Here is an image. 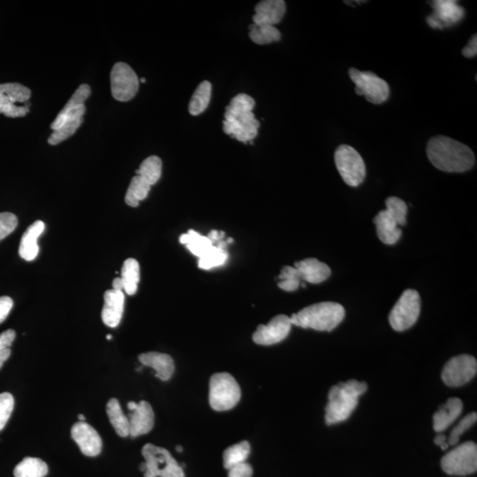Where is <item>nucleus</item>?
Returning <instances> with one entry per match:
<instances>
[{
  "instance_id": "obj_1",
  "label": "nucleus",
  "mask_w": 477,
  "mask_h": 477,
  "mask_svg": "<svg viewBox=\"0 0 477 477\" xmlns=\"http://www.w3.org/2000/svg\"><path fill=\"white\" fill-rule=\"evenodd\" d=\"M426 153L430 162L443 172H467L476 163L475 154L469 146L448 136H437L431 138L428 142Z\"/></svg>"
},
{
  "instance_id": "obj_2",
  "label": "nucleus",
  "mask_w": 477,
  "mask_h": 477,
  "mask_svg": "<svg viewBox=\"0 0 477 477\" xmlns=\"http://www.w3.org/2000/svg\"><path fill=\"white\" fill-rule=\"evenodd\" d=\"M365 382L351 379L334 385L328 395V404L325 408V422L328 425L339 424L350 417L357 409L359 398L367 391Z\"/></svg>"
},
{
  "instance_id": "obj_3",
  "label": "nucleus",
  "mask_w": 477,
  "mask_h": 477,
  "mask_svg": "<svg viewBox=\"0 0 477 477\" xmlns=\"http://www.w3.org/2000/svg\"><path fill=\"white\" fill-rule=\"evenodd\" d=\"M344 307L339 303L324 302L315 303L292 315V325L313 329L319 332H332L344 319Z\"/></svg>"
},
{
  "instance_id": "obj_4",
  "label": "nucleus",
  "mask_w": 477,
  "mask_h": 477,
  "mask_svg": "<svg viewBox=\"0 0 477 477\" xmlns=\"http://www.w3.org/2000/svg\"><path fill=\"white\" fill-rule=\"evenodd\" d=\"M242 397L241 387L231 374L216 373L209 381V401L212 409L222 412L235 408Z\"/></svg>"
},
{
  "instance_id": "obj_5",
  "label": "nucleus",
  "mask_w": 477,
  "mask_h": 477,
  "mask_svg": "<svg viewBox=\"0 0 477 477\" xmlns=\"http://www.w3.org/2000/svg\"><path fill=\"white\" fill-rule=\"evenodd\" d=\"M142 454L145 459L144 477H185L183 469L168 450L146 443Z\"/></svg>"
},
{
  "instance_id": "obj_6",
  "label": "nucleus",
  "mask_w": 477,
  "mask_h": 477,
  "mask_svg": "<svg viewBox=\"0 0 477 477\" xmlns=\"http://www.w3.org/2000/svg\"><path fill=\"white\" fill-rule=\"evenodd\" d=\"M337 169L346 184L358 187L366 177V166L361 155L352 146H339L334 154Z\"/></svg>"
},
{
  "instance_id": "obj_7",
  "label": "nucleus",
  "mask_w": 477,
  "mask_h": 477,
  "mask_svg": "<svg viewBox=\"0 0 477 477\" xmlns=\"http://www.w3.org/2000/svg\"><path fill=\"white\" fill-rule=\"evenodd\" d=\"M421 312V297L417 291L404 292L389 315L391 326L397 332H403L416 323Z\"/></svg>"
},
{
  "instance_id": "obj_8",
  "label": "nucleus",
  "mask_w": 477,
  "mask_h": 477,
  "mask_svg": "<svg viewBox=\"0 0 477 477\" xmlns=\"http://www.w3.org/2000/svg\"><path fill=\"white\" fill-rule=\"evenodd\" d=\"M349 77L355 84V93L364 96L372 104L381 105L390 96V87L382 78L372 72H361L354 68L348 71Z\"/></svg>"
},
{
  "instance_id": "obj_9",
  "label": "nucleus",
  "mask_w": 477,
  "mask_h": 477,
  "mask_svg": "<svg viewBox=\"0 0 477 477\" xmlns=\"http://www.w3.org/2000/svg\"><path fill=\"white\" fill-rule=\"evenodd\" d=\"M443 471L451 476H467L477 469V446L474 442L461 443L442 458Z\"/></svg>"
},
{
  "instance_id": "obj_10",
  "label": "nucleus",
  "mask_w": 477,
  "mask_h": 477,
  "mask_svg": "<svg viewBox=\"0 0 477 477\" xmlns=\"http://www.w3.org/2000/svg\"><path fill=\"white\" fill-rule=\"evenodd\" d=\"M31 91L20 83L0 84V114L9 118L24 117L29 112V105L17 104L27 103Z\"/></svg>"
},
{
  "instance_id": "obj_11",
  "label": "nucleus",
  "mask_w": 477,
  "mask_h": 477,
  "mask_svg": "<svg viewBox=\"0 0 477 477\" xmlns=\"http://www.w3.org/2000/svg\"><path fill=\"white\" fill-rule=\"evenodd\" d=\"M111 88L112 96L117 101H130L138 92V75L127 64L116 63L111 72Z\"/></svg>"
},
{
  "instance_id": "obj_12",
  "label": "nucleus",
  "mask_w": 477,
  "mask_h": 477,
  "mask_svg": "<svg viewBox=\"0 0 477 477\" xmlns=\"http://www.w3.org/2000/svg\"><path fill=\"white\" fill-rule=\"evenodd\" d=\"M477 372V361L469 354L452 358L443 367L442 381L448 387H459L466 385Z\"/></svg>"
},
{
  "instance_id": "obj_13",
  "label": "nucleus",
  "mask_w": 477,
  "mask_h": 477,
  "mask_svg": "<svg viewBox=\"0 0 477 477\" xmlns=\"http://www.w3.org/2000/svg\"><path fill=\"white\" fill-rule=\"evenodd\" d=\"M292 327L290 318L278 315L268 324H260L253 334L254 342L257 345L272 346L278 344L289 335Z\"/></svg>"
},
{
  "instance_id": "obj_14",
  "label": "nucleus",
  "mask_w": 477,
  "mask_h": 477,
  "mask_svg": "<svg viewBox=\"0 0 477 477\" xmlns=\"http://www.w3.org/2000/svg\"><path fill=\"white\" fill-rule=\"evenodd\" d=\"M431 7L434 14L427 18V23L433 29H443L460 23L465 17V10L454 0L433 1Z\"/></svg>"
},
{
  "instance_id": "obj_15",
  "label": "nucleus",
  "mask_w": 477,
  "mask_h": 477,
  "mask_svg": "<svg viewBox=\"0 0 477 477\" xmlns=\"http://www.w3.org/2000/svg\"><path fill=\"white\" fill-rule=\"evenodd\" d=\"M127 409L131 411L129 415V436L136 437L145 435L153 429L155 414L153 407L147 401L142 400L139 403L130 401Z\"/></svg>"
},
{
  "instance_id": "obj_16",
  "label": "nucleus",
  "mask_w": 477,
  "mask_h": 477,
  "mask_svg": "<svg viewBox=\"0 0 477 477\" xmlns=\"http://www.w3.org/2000/svg\"><path fill=\"white\" fill-rule=\"evenodd\" d=\"M224 132L239 142H248L256 138L260 123L253 112H247L230 120L223 121Z\"/></svg>"
},
{
  "instance_id": "obj_17",
  "label": "nucleus",
  "mask_w": 477,
  "mask_h": 477,
  "mask_svg": "<svg viewBox=\"0 0 477 477\" xmlns=\"http://www.w3.org/2000/svg\"><path fill=\"white\" fill-rule=\"evenodd\" d=\"M72 439L79 448L88 457H96L102 451L103 442L97 431L85 422H79L73 425Z\"/></svg>"
},
{
  "instance_id": "obj_18",
  "label": "nucleus",
  "mask_w": 477,
  "mask_h": 477,
  "mask_svg": "<svg viewBox=\"0 0 477 477\" xmlns=\"http://www.w3.org/2000/svg\"><path fill=\"white\" fill-rule=\"evenodd\" d=\"M294 267L297 270L300 281L311 284L322 283L332 274L330 267L317 258H306L294 263Z\"/></svg>"
},
{
  "instance_id": "obj_19",
  "label": "nucleus",
  "mask_w": 477,
  "mask_h": 477,
  "mask_svg": "<svg viewBox=\"0 0 477 477\" xmlns=\"http://www.w3.org/2000/svg\"><path fill=\"white\" fill-rule=\"evenodd\" d=\"M285 9L287 8L283 0L261 1L255 8L256 14L253 16V23L256 25L274 26L283 19Z\"/></svg>"
},
{
  "instance_id": "obj_20",
  "label": "nucleus",
  "mask_w": 477,
  "mask_h": 477,
  "mask_svg": "<svg viewBox=\"0 0 477 477\" xmlns=\"http://www.w3.org/2000/svg\"><path fill=\"white\" fill-rule=\"evenodd\" d=\"M105 303L102 311V320L108 327L115 328L123 318L125 296L123 291L107 290L104 296Z\"/></svg>"
},
{
  "instance_id": "obj_21",
  "label": "nucleus",
  "mask_w": 477,
  "mask_h": 477,
  "mask_svg": "<svg viewBox=\"0 0 477 477\" xmlns=\"http://www.w3.org/2000/svg\"><path fill=\"white\" fill-rule=\"evenodd\" d=\"M140 363L142 365L153 368L156 376L162 381H168L175 373V361L169 354L159 352H148L139 355Z\"/></svg>"
},
{
  "instance_id": "obj_22",
  "label": "nucleus",
  "mask_w": 477,
  "mask_h": 477,
  "mask_svg": "<svg viewBox=\"0 0 477 477\" xmlns=\"http://www.w3.org/2000/svg\"><path fill=\"white\" fill-rule=\"evenodd\" d=\"M376 224V233L379 240L387 245H394L399 242L402 230L399 227L396 220H394L387 209L381 211L374 218Z\"/></svg>"
},
{
  "instance_id": "obj_23",
  "label": "nucleus",
  "mask_w": 477,
  "mask_h": 477,
  "mask_svg": "<svg viewBox=\"0 0 477 477\" xmlns=\"http://www.w3.org/2000/svg\"><path fill=\"white\" fill-rule=\"evenodd\" d=\"M463 403L459 398H450L433 415V428L436 433H443L460 416Z\"/></svg>"
},
{
  "instance_id": "obj_24",
  "label": "nucleus",
  "mask_w": 477,
  "mask_h": 477,
  "mask_svg": "<svg viewBox=\"0 0 477 477\" xmlns=\"http://www.w3.org/2000/svg\"><path fill=\"white\" fill-rule=\"evenodd\" d=\"M44 223L41 220L34 222L28 227L21 238L19 254L23 259L33 261L38 257L39 247L38 241L39 237L44 231Z\"/></svg>"
},
{
  "instance_id": "obj_25",
  "label": "nucleus",
  "mask_w": 477,
  "mask_h": 477,
  "mask_svg": "<svg viewBox=\"0 0 477 477\" xmlns=\"http://www.w3.org/2000/svg\"><path fill=\"white\" fill-rule=\"evenodd\" d=\"M180 242L186 246L188 250L199 257V259L209 256L218 249L217 245H214L207 236L201 235L194 230H190L188 233L182 235Z\"/></svg>"
},
{
  "instance_id": "obj_26",
  "label": "nucleus",
  "mask_w": 477,
  "mask_h": 477,
  "mask_svg": "<svg viewBox=\"0 0 477 477\" xmlns=\"http://www.w3.org/2000/svg\"><path fill=\"white\" fill-rule=\"evenodd\" d=\"M106 412L112 427L118 436L127 437L129 436V422L127 416L124 415L121 409L120 401L112 398L106 405Z\"/></svg>"
},
{
  "instance_id": "obj_27",
  "label": "nucleus",
  "mask_w": 477,
  "mask_h": 477,
  "mask_svg": "<svg viewBox=\"0 0 477 477\" xmlns=\"http://www.w3.org/2000/svg\"><path fill=\"white\" fill-rule=\"evenodd\" d=\"M211 83L208 81H203L198 85L188 105V111L191 115L197 116L207 109L211 99Z\"/></svg>"
},
{
  "instance_id": "obj_28",
  "label": "nucleus",
  "mask_w": 477,
  "mask_h": 477,
  "mask_svg": "<svg viewBox=\"0 0 477 477\" xmlns=\"http://www.w3.org/2000/svg\"><path fill=\"white\" fill-rule=\"evenodd\" d=\"M48 474L47 464L41 459L27 457L15 467V477H44Z\"/></svg>"
},
{
  "instance_id": "obj_29",
  "label": "nucleus",
  "mask_w": 477,
  "mask_h": 477,
  "mask_svg": "<svg viewBox=\"0 0 477 477\" xmlns=\"http://www.w3.org/2000/svg\"><path fill=\"white\" fill-rule=\"evenodd\" d=\"M121 279L124 285V291L129 296H133L138 289L140 281V266L138 261L129 258L125 261L121 269Z\"/></svg>"
},
{
  "instance_id": "obj_30",
  "label": "nucleus",
  "mask_w": 477,
  "mask_h": 477,
  "mask_svg": "<svg viewBox=\"0 0 477 477\" xmlns=\"http://www.w3.org/2000/svg\"><path fill=\"white\" fill-rule=\"evenodd\" d=\"M250 443L242 441L230 446L224 452L223 461L224 469L229 470L237 465L245 463L250 454Z\"/></svg>"
},
{
  "instance_id": "obj_31",
  "label": "nucleus",
  "mask_w": 477,
  "mask_h": 477,
  "mask_svg": "<svg viewBox=\"0 0 477 477\" xmlns=\"http://www.w3.org/2000/svg\"><path fill=\"white\" fill-rule=\"evenodd\" d=\"M151 188V185L144 179L138 175L135 176L130 182L129 190H127L126 197H125V202L131 207H138L141 201L147 198Z\"/></svg>"
},
{
  "instance_id": "obj_32",
  "label": "nucleus",
  "mask_w": 477,
  "mask_h": 477,
  "mask_svg": "<svg viewBox=\"0 0 477 477\" xmlns=\"http://www.w3.org/2000/svg\"><path fill=\"white\" fill-rule=\"evenodd\" d=\"M256 105V101L253 97L247 94H239L231 100L229 106H227L226 114H224V120H233L249 112H253Z\"/></svg>"
},
{
  "instance_id": "obj_33",
  "label": "nucleus",
  "mask_w": 477,
  "mask_h": 477,
  "mask_svg": "<svg viewBox=\"0 0 477 477\" xmlns=\"http://www.w3.org/2000/svg\"><path fill=\"white\" fill-rule=\"evenodd\" d=\"M249 38L255 44L263 45L281 39V33L275 26L256 25L249 26Z\"/></svg>"
},
{
  "instance_id": "obj_34",
  "label": "nucleus",
  "mask_w": 477,
  "mask_h": 477,
  "mask_svg": "<svg viewBox=\"0 0 477 477\" xmlns=\"http://www.w3.org/2000/svg\"><path fill=\"white\" fill-rule=\"evenodd\" d=\"M136 172L151 186H153L159 181L162 175V161L157 156L149 157L142 163Z\"/></svg>"
},
{
  "instance_id": "obj_35",
  "label": "nucleus",
  "mask_w": 477,
  "mask_h": 477,
  "mask_svg": "<svg viewBox=\"0 0 477 477\" xmlns=\"http://www.w3.org/2000/svg\"><path fill=\"white\" fill-rule=\"evenodd\" d=\"M83 123V118L70 120L60 126L59 129L53 130V133L48 138V142L51 145H57L71 138Z\"/></svg>"
},
{
  "instance_id": "obj_36",
  "label": "nucleus",
  "mask_w": 477,
  "mask_h": 477,
  "mask_svg": "<svg viewBox=\"0 0 477 477\" xmlns=\"http://www.w3.org/2000/svg\"><path fill=\"white\" fill-rule=\"evenodd\" d=\"M387 211L396 220L399 226H405L407 224V214H408V205L403 200L396 196H391L385 201Z\"/></svg>"
},
{
  "instance_id": "obj_37",
  "label": "nucleus",
  "mask_w": 477,
  "mask_h": 477,
  "mask_svg": "<svg viewBox=\"0 0 477 477\" xmlns=\"http://www.w3.org/2000/svg\"><path fill=\"white\" fill-rule=\"evenodd\" d=\"M279 287L287 292L296 291L300 287V279L294 266H285L279 276Z\"/></svg>"
},
{
  "instance_id": "obj_38",
  "label": "nucleus",
  "mask_w": 477,
  "mask_h": 477,
  "mask_svg": "<svg viewBox=\"0 0 477 477\" xmlns=\"http://www.w3.org/2000/svg\"><path fill=\"white\" fill-rule=\"evenodd\" d=\"M227 258H229V254H227L226 249L218 247L217 250L214 253L199 259L198 267L203 270H209L214 268V267L221 266L226 263Z\"/></svg>"
},
{
  "instance_id": "obj_39",
  "label": "nucleus",
  "mask_w": 477,
  "mask_h": 477,
  "mask_svg": "<svg viewBox=\"0 0 477 477\" xmlns=\"http://www.w3.org/2000/svg\"><path fill=\"white\" fill-rule=\"evenodd\" d=\"M476 420L477 415L476 412L471 413V414L467 415L466 417H464L463 420L460 422V424L452 430L451 434H450L448 443V446L456 445L459 440H460V437L463 435L464 433H466L467 430L470 429V428L476 424Z\"/></svg>"
},
{
  "instance_id": "obj_40",
  "label": "nucleus",
  "mask_w": 477,
  "mask_h": 477,
  "mask_svg": "<svg viewBox=\"0 0 477 477\" xmlns=\"http://www.w3.org/2000/svg\"><path fill=\"white\" fill-rule=\"evenodd\" d=\"M14 399L9 393L0 394V431L4 429L13 413Z\"/></svg>"
},
{
  "instance_id": "obj_41",
  "label": "nucleus",
  "mask_w": 477,
  "mask_h": 477,
  "mask_svg": "<svg viewBox=\"0 0 477 477\" xmlns=\"http://www.w3.org/2000/svg\"><path fill=\"white\" fill-rule=\"evenodd\" d=\"M85 111H86V107H85V105H81L79 106V107L74 109H69V110H62L59 114H57L55 120L51 123V129L55 130L59 129L60 126H62V125L66 123L68 120L83 118Z\"/></svg>"
},
{
  "instance_id": "obj_42",
  "label": "nucleus",
  "mask_w": 477,
  "mask_h": 477,
  "mask_svg": "<svg viewBox=\"0 0 477 477\" xmlns=\"http://www.w3.org/2000/svg\"><path fill=\"white\" fill-rule=\"evenodd\" d=\"M90 93V85L81 84L75 91L74 95L71 96V99L66 103L65 107L62 110H69V109H74L79 107V106L84 105V102L89 99Z\"/></svg>"
},
{
  "instance_id": "obj_43",
  "label": "nucleus",
  "mask_w": 477,
  "mask_h": 477,
  "mask_svg": "<svg viewBox=\"0 0 477 477\" xmlns=\"http://www.w3.org/2000/svg\"><path fill=\"white\" fill-rule=\"evenodd\" d=\"M17 224V217L14 214L11 212L0 214V242L13 233Z\"/></svg>"
},
{
  "instance_id": "obj_44",
  "label": "nucleus",
  "mask_w": 477,
  "mask_h": 477,
  "mask_svg": "<svg viewBox=\"0 0 477 477\" xmlns=\"http://www.w3.org/2000/svg\"><path fill=\"white\" fill-rule=\"evenodd\" d=\"M229 477H252L253 476V469L247 463L237 465V466L230 469Z\"/></svg>"
},
{
  "instance_id": "obj_45",
  "label": "nucleus",
  "mask_w": 477,
  "mask_h": 477,
  "mask_svg": "<svg viewBox=\"0 0 477 477\" xmlns=\"http://www.w3.org/2000/svg\"><path fill=\"white\" fill-rule=\"evenodd\" d=\"M14 302L9 296L0 297V324L5 320L13 309Z\"/></svg>"
},
{
  "instance_id": "obj_46",
  "label": "nucleus",
  "mask_w": 477,
  "mask_h": 477,
  "mask_svg": "<svg viewBox=\"0 0 477 477\" xmlns=\"http://www.w3.org/2000/svg\"><path fill=\"white\" fill-rule=\"evenodd\" d=\"M15 332L14 330H7L5 332L0 334V350L3 349L10 348L15 339Z\"/></svg>"
},
{
  "instance_id": "obj_47",
  "label": "nucleus",
  "mask_w": 477,
  "mask_h": 477,
  "mask_svg": "<svg viewBox=\"0 0 477 477\" xmlns=\"http://www.w3.org/2000/svg\"><path fill=\"white\" fill-rule=\"evenodd\" d=\"M463 55L465 57H475L477 55V36L476 34L471 38L466 47L463 49Z\"/></svg>"
},
{
  "instance_id": "obj_48",
  "label": "nucleus",
  "mask_w": 477,
  "mask_h": 477,
  "mask_svg": "<svg viewBox=\"0 0 477 477\" xmlns=\"http://www.w3.org/2000/svg\"><path fill=\"white\" fill-rule=\"evenodd\" d=\"M224 236V233L223 232H218V231H211V233H209V235L207 236L209 240L214 243L215 242H218L222 241L223 240Z\"/></svg>"
},
{
  "instance_id": "obj_49",
  "label": "nucleus",
  "mask_w": 477,
  "mask_h": 477,
  "mask_svg": "<svg viewBox=\"0 0 477 477\" xmlns=\"http://www.w3.org/2000/svg\"><path fill=\"white\" fill-rule=\"evenodd\" d=\"M437 446H440L443 450H446L448 448V443H446V437L443 435H439L434 439Z\"/></svg>"
},
{
  "instance_id": "obj_50",
  "label": "nucleus",
  "mask_w": 477,
  "mask_h": 477,
  "mask_svg": "<svg viewBox=\"0 0 477 477\" xmlns=\"http://www.w3.org/2000/svg\"><path fill=\"white\" fill-rule=\"evenodd\" d=\"M10 348H5L3 349V350H0V369H1L3 364H4L5 361H7L9 357H10Z\"/></svg>"
},
{
  "instance_id": "obj_51",
  "label": "nucleus",
  "mask_w": 477,
  "mask_h": 477,
  "mask_svg": "<svg viewBox=\"0 0 477 477\" xmlns=\"http://www.w3.org/2000/svg\"><path fill=\"white\" fill-rule=\"evenodd\" d=\"M112 287H114L112 289L123 292L124 285L123 279L121 278L114 279V282H112Z\"/></svg>"
},
{
  "instance_id": "obj_52",
  "label": "nucleus",
  "mask_w": 477,
  "mask_h": 477,
  "mask_svg": "<svg viewBox=\"0 0 477 477\" xmlns=\"http://www.w3.org/2000/svg\"><path fill=\"white\" fill-rule=\"evenodd\" d=\"M78 418L79 420H80V422H85V417L83 415H79Z\"/></svg>"
},
{
  "instance_id": "obj_53",
  "label": "nucleus",
  "mask_w": 477,
  "mask_h": 477,
  "mask_svg": "<svg viewBox=\"0 0 477 477\" xmlns=\"http://www.w3.org/2000/svg\"><path fill=\"white\" fill-rule=\"evenodd\" d=\"M176 450H177V452H181L182 451H183V448H182L180 446H178L177 448H176Z\"/></svg>"
},
{
  "instance_id": "obj_54",
  "label": "nucleus",
  "mask_w": 477,
  "mask_h": 477,
  "mask_svg": "<svg viewBox=\"0 0 477 477\" xmlns=\"http://www.w3.org/2000/svg\"><path fill=\"white\" fill-rule=\"evenodd\" d=\"M141 83H146V79H145V78H142V79H141Z\"/></svg>"
},
{
  "instance_id": "obj_55",
  "label": "nucleus",
  "mask_w": 477,
  "mask_h": 477,
  "mask_svg": "<svg viewBox=\"0 0 477 477\" xmlns=\"http://www.w3.org/2000/svg\"><path fill=\"white\" fill-rule=\"evenodd\" d=\"M107 339H112V335H107Z\"/></svg>"
}]
</instances>
